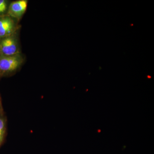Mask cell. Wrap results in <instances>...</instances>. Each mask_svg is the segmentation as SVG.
<instances>
[{
	"instance_id": "cell-2",
	"label": "cell",
	"mask_w": 154,
	"mask_h": 154,
	"mask_svg": "<svg viewBox=\"0 0 154 154\" xmlns=\"http://www.w3.org/2000/svg\"><path fill=\"white\" fill-rule=\"evenodd\" d=\"M19 33L20 30L10 36L0 38V56L14 55L22 53Z\"/></svg>"
},
{
	"instance_id": "cell-3",
	"label": "cell",
	"mask_w": 154,
	"mask_h": 154,
	"mask_svg": "<svg viewBox=\"0 0 154 154\" xmlns=\"http://www.w3.org/2000/svg\"><path fill=\"white\" fill-rule=\"evenodd\" d=\"M19 21L8 15L0 17V38L12 35L20 30Z\"/></svg>"
},
{
	"instance_id": "cell-9",
	"label": "cell",
	"mask_w": 154,
	"mask_h": 154,
	"mask_svg": "<svg viewBox=\"0 0 154 154\" xmlns=\"http://www.w3.org/2000/svg\"><path fill=\"white\" fill-rule=\"evenodd\" d=\"M2 78V77H1V75H0V79Z\"/></svg>"
},
{
	"instance_id": "cell-5",
	"label": "cell",
	"mask_w": 154,
	"mask_h": 154,
	"mask_svg": "<svg viewBox=\"0 0 154 154\" xmlns=\"http://www.w3.org/2000/svg\"><path fill=\"white\" fill-rule=\"evenodd\" d=\"M7 129V119L4 114L0 115V146L2 144Z\"/></svg>"
},
{
	"instance_id": "cell-4",
	"label": "cell",
	"mask_w": 154,
	"mask_h": 154,
	"mask_svg": "<svg viewBox=\"0 0 154 154\" xmlns=\"http://www.w3.org/2000/svg\"><path fill=\"white\" fill-rule=\"evenodd\" d=\"M28 3V0H17L11 2L7 15L19 22L27 11Z\"/></svg>"
},
{
	"instance_id": "cell-1",
	"label": "cell",
	"mask_w": 154,
	"mask_h": 154,
	"mask_svg": "<svg viewBox=\"0 0 154 154\" xmlns=\"http://www.w3.org/2000/svg\"><path fill=\"white\" fill-rule=\"evenodd\" d=\"M25 58L22 53L14 55L0 56V75L2 78L16 73L25 63Z\"/></svg>"
},
{
	"instance_id": "cell-7",
	"label": "cell",
	"mask_w": 154,
	"mask_h": 154,
	"mask_svg": "<svg viewBox=\"0 0 154 154\" xmlns=\"http://www.w3.org/2000/svg\"><path fill=\"white\" fill-rule=\"evenodd\" d=\"M4 111H3V109L2 106V102H0V115L4 114Z\"/></svg>"
},
{
	"instance_id": "cell-8",
	"label": "cell",
	"mask_w": 154,
	"mask_h": 154,
	"mask_svg": "<svg viewBox=\"0 0 154 154\" xmlns=\"http://www.w3.org/2000/svg\"><path fill=\"white\" fill-rule=\"evenodd\" d=\"M0 102H1V96H0Z\"/></svg>"
},
{
	"instance_id": "cell-6",
	"label": "cell",
	"mask_w": 154,
	"mask_h": 154,
	"mask_svg": "<svg viewBox=\"0 0 154 154\" xmlns=\"http://www.w3.org/2000/svg\"><path fill=\"white\" fill-rule=\"evenodd\" d=\"M11 2L9 0H0V17L7 15Z\"/></svg>"
}]
</instances>
